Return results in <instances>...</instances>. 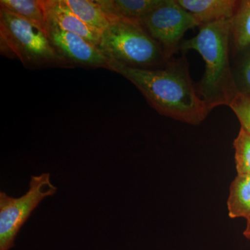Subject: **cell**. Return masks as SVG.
Masks as SVG:
<instances>
[{
	"instance_id": "obj_1",
	"label": "cell",
	"mask_w": 250,
	"mask_h": 250,
	"mask_svg": "<svg viewBox=\"0 0 250 250\" xmlns=\"http://www.w3.org/2000/svg\"><path fill=\"white\" fill-rule=\"evenodd\" d=\"M108 69L134 83L161 115L198 125L211 111L197 93L182 59H170L161 68L150 69L126 66L109 60Z\"/></svg>"
},
{
	"instance_id": "obj_2",
	"label": "cell",
	"mask_w": 250,
	"mask_h": 250,
	"mask_svg": "<svg viewBox=\"0 0 250 250\" xmlns=\"http://www.w3.org/2000/svg\"><path fill=\"white\" fill-rule=\"evenodd\" d=\"M231 20L203 24L195 37L182 41L180 49L197 51L205 71L196 85L197 93L210 109L230 106L238 95L229 62Z\"/></svg>"
},
{
	"instance_id": "obj_3",
	"label": "cell",
	"mask_w": 250,
	"mask_h": 250,
	"mask_svg": "<svg viewBox=\"0 0 250 250\" xmlns=\"http://www.w3.org/2000/svg\"><path fill=\"white\" fill-rule=\"evenodd\" d=\"M98 47L108 60L126 66L150 69L165 66L169 62L142 22L136 20H111Z\"/></svg>"
},
{
	"instance_id": "obj_4",
	"label": "cell",
	"mask_w": 250,
	"mask_h": 250,
	"mask_svg": "<svg viewBox=\"0 0 250 250\" xmlns=\"http://www.w3.org/2000/svg\"><path fill=\"white\" fill-rule=\"evenodd\" d=\"M1 45L26 65L62 62L45 31L27 20L0 8Z\"/></svg>"
},
{
	"instance_id": "obj_5",
	"label": "cell",
	"mask_w": 250,
	"mask_h": 250,
	"mask_svg": "<svg viewBox=\"0 0 250 250\" xmlns=\"http://www.w3.org/2000/svg\"><path fill=\"white\" fill-rule=\"evenodd\" d=\"M57 192L49 173L31 176L29 190L22 196L16 198L0 192V250L14 248L18 233L32 212L44 199Z\"/></svg>"
},
{
	"instance_id": "obj_6",
	"label": "cell",
	"mask_w": 250,
	"mask_h": 250,
	"mask_svg": "<svg viewBox=\"0 0 250 250\" xmlns=\"http://www.w3.org/2000/svg\"><path fill=\"white\" fill-rule=\"evenodd\" d=\"M154 41L159 44L167 60L180 49L184 34L189 29L200 27L190 13L177 0H163L157 8L141 20Z\"/></svg>"
},
{
	"instance_id": "obj_7",
	"label": "cell",
	"mask_w": 250,
	"mask_h": 250,
	"mask_svg": "<svg viewBox=\"0 0 250 250\" xmlns=\"http://www.w3.org/2000/svg\"><path fill=\"white\" fill-rule=\"evenodd\" d=\"M46 34L62 60L67 59L81 65L108 68L109 60L98 47L77 34L62 30L48 18Z\"/></svg>"
},
{
	"instance_id": "obj_8",
	"label": "cell",
	"mask_w": 250,
	"mask_h": 250,
	"mask_svg": "<svg viewBox=\"0 0 250 250\" xmlns=\"http://www.w3.org/2000/svg\"><path fill=\"white\" fill-rule=\"evenodd\" d=\"M44 7L47 18L57 23L62 30L77 34L99 47L103 32L82 22L64 0H45Z\"/></svg>"
},
{
	"instance_id": "obj_9",
	"label": "cell",
	"mask_w": 250,
	"mask_h": 250,
	"mask_svg": "<svg viewBox=\"0 0 250 250\" xmlns=\"http://www.w3.org/2000/svg\"><path fill=\"white\" fill-rule=\"evenodd\" d=\"M178 4L190 13L200 24L230 21L238 7L235 0H177Z\"/></svg>"
},
{
	"instance_id": "obj_10",
	"label": "cell",
	"mask_w": 250,
	"mask_h": 250,
	"mask_svg": "<svg viewBox=\"0 0 250 250\" xmlns=\"http://www.w3.org/2000/svg\"><path fill=\"white\" fill-rule=\"evenodd\" d=\"M109 21L127 18L141 21L163 2V0H96Z\"/></svg>"
},
{
	"instance_id": "obj_11",
	"label": "cell",
	"mask_w": 250,
	"mask_h": 250,
	"mask_svg": "<svg viewBox=\"0 0 250 250\" xmlns=\"http://www.w3.org/2000/svg\"><path fill=\"white\" fill-rule=\"evenodd\" d=\"M229 216L250 220V175H238L231 184L228 200Z\"/></svg>"
},
{
	"instance_id": "obj_12",
	"label": "cell",
	"mask_w": 250,
	"mask_h": 250,
	"mask_svg": "<svg viewBox=\"0 0 250 250\" xmlns=\"http://www.w3.org/2000/svg\"><path fill=\"white\" fill-rule=\"evenodd\" d=\"M67 6L82 22L103 32L110 25V21L97 1L64 0Z\"/></svg>"
},
{
	"instance_id": "obj_13",
	"label": "cell",
	"mask_w": 250,
	"mask_h": 250,
	"mask_svg": "<svg viewBox=\"0 0 250 250\" xmlns=\"http://www.w3.org/2000/svg\"><path fill=\"white\" fill-rule=\"evenodd\" d=\"M0 6L27 20L46 32L47 16L43 0H1Z\"/></svg>"
},
{
	"instance_id": "obj_14",
	"label": "cell",
	"mask_w": 250,
	"mask_h": 250,
	"mask_svg": "<svg viewBox=\"0 0 250 250\" xmlns=\"http://www.w3.org/2000/svg\"><path fill=\"white\" fill-rule=\"evenodd\" d=\"M231 34L233 49L238 53L250 47V0L239 1L231 20Z\"/></svg>"
},
{
	"instance_id": "obj_15",
	"label": "cell",
	"mask_w": 250,
	"mask_h": 250,
	"mask_svg": "<svg viewBox=\"0 0 250 250\" xmlns=\"http://www.w3.org/2000/svg\"><path fill=\"white\" fill-rule=\"evenodd\" d=\"M235 162L238 175H250V134L241 128L233 141Z\"/></svg>"
},
{
	"instance_id": "obj_16",
	"label": "cell",
	"mask_w": 250,
	"mask_h": 250,
	"mask_svg": "<svg viewBox=\"0 0 250 250\" xmlns=\"http://www.w3.org/2000/svg\"><path fill=\"white\" fill-rule=\"evenodd\" d=\"M238 53L243 55L233 71L235 84L238 94L250 97V47Z\"/></svg>"
},
{
	"instance_id": "obj_17",
	"label": "cell",
	"mask_w": 250,
	"mask_h": 250,
	"mask_svg": "<svg viewBox=\"0 0 250 250\" xmlns=\"http://www.w3.org/2000/svg\"><path fill=\"white\" fill-rule=\"evenodd\" d=\"M229 106L239 120L241 127L250 134V97L238 94Z\"/></svg>"
},
{
	"instance_id": "obj_18",
	"label": "cell",
	"mask_w": 250,
	"mask_h": 250,
	"mask_svg": "<svg viewBox=\"0 0 250 250\" xmlns=\"http://www.w3.org/2000/svg\"><path fill=\"white\" fill-rule=\"evenodd\" d=\"M243 234L248 239L250 240V220H248V223H247V228L243 232Z\"/></svg>"
}]
</instances>
